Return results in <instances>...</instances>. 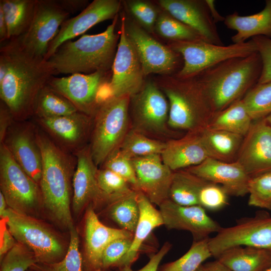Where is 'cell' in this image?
Here are the masks:
<instances>
[{"label": "cell", "instance_id": "obj_53", "mask_svg": "<svg viewBox=\"0 0 271 271\" xmlns=\"http://www.w3.org/2000/svg\"><path fill=\"white\" fill-rule=\"evenodd\" d=\"M8 40V26L2 9L0 7V42L1 44Z\"/></svg>", "mask_w": 271, "mask_h": 271}, {"label": "cell", "instance_id": "obj_31", "mask_svg": "<svg viewBox=\"0 0 271 271\" xmlns=\"http://www.w3.org/2000/svg\"><path fill=\"white\" fill-rule=\"evenodd\" d=\"M36 0H0L8 26V40L24 34L34 15Z\"/></svg>", "mask_w": 271, "mask_h": 271}, {"label": "cell", "instance_id": "obj_58", "mask_svg": "<svg viewBox=\"0 0 271 271\" xmlns=\"http://www.w3.org/2000/svg\"><path fill=\"white\" fill-rule=\"evenodd\" d=\"M266 121L271 127V113L265 117Z\"/></svg>", "mask_w": 271, "mask_h": 271}, {"label": "cell", "instance_id": "obj_49", "mask_svg": "<svg viewBox=\"0 0 271 271\" xmlns=\"http://www.w3.org/2000/svg\"><path fill=\"white\" fill-rule=\"evenodd\" d=\"M171 247V243L166 242L159 251L151 257L148 263L139 270H133L131 267H124L118 269V271H158L160 262L170 251Z\"/></svg>", "mask_w": 271, "mask_h": 271}, {"label": "cell", "instance_id": "obj_9", "mask_svg": "<svg viewBox=\"0 0 271 271\" xmlns=\"http://www.w3.org/2000/svg\"><path fill=\"white\" fill-rule=\"evenodd\" d=\"M170 46L183 58V65L177 75V77L181 79L195 77L221 62L257 52L251 39L228 46L218 45L203 41H175Z\"/></svg>", "mask_w": 271, "mask_h": 271}, {"label": "cell", "instance_id": "obj_45", "mask_svg": "<svg viewBox=\"0 0 271 271\" xmlns=\"http://www.w3.org/2000/svg\"><path fill=\"white\" fill-rule=\"evenodd\" d=\"M228 196L222 186L205 180L198 193L199 205L205 210L218 211L228 205Z\"/></svg>", "mask_w": 271, "mask_h": 271}, {"label": "cell", "instance_id": "obj_29", "mask_svg": "<svg viewBox=\"0 0 271 271\" xmlns=\"http://www.w3.org/2000/svg\"><path fill=\"white\" fill-rule=\"evenodd\" d=\"M232 271H265L271 266V249L236 246L217 258Z\"/></svg>", "mask_w": 271, "mask_h": 271}, {"label": "cell", "instance_id": "obj_20", "mask_svg": "<svg viewBox=\"0 0 271 271\" xmlns=\"http://www.w3.org/2000/svg\"><path fill=\"white\" fill-rule=\"evenodd\" d=\"M120 8L117 0H94L75 17L67 19L50 43L45 60H47L64 42L84 33L101 22L114 18Z\"/></svg>", "mask_w": 271, "mask_h": 271}, {"label": "cell", "instance_id": "obj_43", "mask_svg": "<svg viewBox=\"0 0 271 271\" xmlns=\"http://www.w3.org/2000/svg\"><path fill=\"white\" fill-rule=\"evenodd\" d=\"M96 177L101 190L113 201L134 190L123 178L108 169L98 170Z\"/></svg>", "mask_w": 271, "mask_h": 271}, {"label": "cell", "instance_id": "obj_48", "mask_svg": "<svg viewBox=\"0 0 271 271\" xmlns=\"http://www.w3.org/2000/svg\"><path fill=\"white\" fill-rule=\"evenodd\" d=\"M262 62V71L257 84L271 82V38L257 36L252 37Z\"/></svg>", "mask_w": 271, "mask_h": 271}, {"label": "cell", "instance_id": "obj_5", "mask_svg": "<svg viewBox=\"0 0 271 271\" xmlns=\"http://www.w3.org/2000/svg\"><path fill=\"white\" fill-rule=\"evenodd\" d=\"M164 90L169 103L167 123L171 127L195 132L208 126L214 114L196 77L171 78Z\"/></svg>", "mask_w": 271, "mask_h": 271}, {"label": "cell", "instance_id": "obj_57", "mask_svg": "<svg viewBox=\"0 0 271 271\" xmlns=\"http://www.w3.org/2000/svg\"><path fill=\"white\" fill-rule=\"evenodd\" d=\"M196 271H208L207 268L204 264L201 265Z\"/></svg>", "mask_w": 271, "mask_h": 271}, {"label": "cell", "instance_id": "obj_23", "mask_svg": "<svg viewBox=\"0 0 271 271\" xmlns=\"http://www.w3.org/2000/svg\"><path fill=\"white\" fill-rule=\"evenodd\" d=\"M185 170L220 185L229 196L242 197L248 194L251 177L236 161L224 162L209 157L201 164Z\"/></svg>", "mask_w": 271, "mask_h": 271}, {"label": "cell", "instance_id": "obj_1", "mask_svg": "<svg viewBox=\"0 0 271 271\" xmlns=\"http://www.w3.org/2000/svg\"><path fill=\"white\" fill-rule=\"evenodd\" d=\"M2 44L0 53L6 58L8 67L0 82L1 101L14 120L23 121L33 115L38 94L54 76L46 61L26 52L17 38Z\"/></svg>", "mask_w": 271, "mask_h": 271}, {"label": "cell", "instance_id": "obj_35", "mask_svg": "<svg viewBox=\"0 0 271 271\" xmlns=\"http://www.w3.org/2000/svg\"><path fill=\"white\" fill-rule=\"evenodd\" d=\"M107 208L110 218L121 229L134 233L140 217L137 191L115 200Z\"/></svg>", "mask_w": 271, "mask_h": 271}, {"label": "cell", "instance_id": "obj_22", "mask_svg": "<svg viewBox=\"0 0 271 271\" xmlns=\"http://www.w3.org/2000/svg\"><path fill=\"white\" fill-rule=\"evenodd\" d=\"M169 15L198 32L208 43L223 45L206 1L160 0Z\"/></svg>", "mask_w": 271, "mask_h": 271}, {"label": "cell", "instance_id": "obj_37", "mask_svg": "<svg viewBox=\"0 0 271 271\" xmlns=\"http://www.w3.org/2000/svg\"><path fill=\"white\" fill-rule=\"evenodd\" d=\"M69 231V244L67 252L61 260L50 263H37L30 268L34 271H83L78 232L74 225Z\"/></svg>", "mask_w": 271, "mask_h": 271}, {"label": "cell", "instance_id": "obj_40", "mask_svg": "<svg viewBox=\"0 0 271 271\" xmlns=\"http://www.w3.org/2000/svg\"><path fill=\"white\" fill-rule=\"evenodd\" d=\"M242 100L253 120L265 118L271 113V82L256 84Z\"/></svg>", "mask_w": 271, "mask_h": 271}, {"label": "cell", "instance_id": "obj_16", "mask_svg": "<svg viewBox=\"0 0 271 271\" xmlns=\"http://www.w3.org/2000/svg\"><path fill=\"white\" fill-rule=\"evenodd\" d=\"M159 207L164 225L167 229L188 231L194 241L209 238L222 228L200 205L183 206L168 199Z\"/></svg>", "mask_w": 271, "mask_h": 271}, {"label": "cell", "instance_id": "obj_15", "mask_svg": "<svg viewBox=\"0 0 271 271\" xmlns=\"http://www.w3.org/2000/svg\"><path fill=\"white\" fill-rule=\"evenodd\" d=\"M76 167L72 182V208L76 214H80L87 206L108 205L113 200L100 189L97 180V166L90 148L84 147L75 153ZM94 209V208H93Z\"/></svg>", "mask_w": 271, "mask_h": 271}, {"label": "cell", "instance_id": "obj_25", "mask_svg": "<svg viewBox=\"0 0 271 271\" xmlns=\"http://www.w3.org/2000/svg\"><path fill=\"white\" fill-rule=\"evenodd\" d=\"M133 96V114L140 126L151 131L163 130L168 121L169 103L157 86L148 82Z\"/></svg>", "mask_w": 271, "mask_h": 271}, {"label": "cell", "instance_id": "obj_42", "mask_svg": "<svg viewBox=\"0 0 271 271\" xmlns=\"http://www.w3.org/2000/svg\"><path fill=\"white\" fill-rule=\"evenodd\" d=\"M1 261V271H26L38 263L34 253L19 242H17Z\"/></svg>", "mask_w": 271, "mask_h": 271}, {"label": "cell", "instance_id": "obj_52", "mask_svg": "<svg viewBox=\"0 0 271 271\" xmlns=\"http://www.w3.org/2000/svg\"><path fill=\"white\" fill-rule=\"evenodd\" d=\"M60 6L70 14L85 8L86 1L83 0H57Z\"/></svg>", "mask_w": 271, "mask_h": 271}, {"label": "cell", "instance_id": "obj_8", "mask_svg": "<svg viewBox=\"0 0 271 271\" xmlns=\"http://www.w3.org/2000/svg\"><path fill=\"white\" fill-rule=\"evenodd\" d=\"M0 186L8 207L33 216L42 196L39 185L22 169L4 144L0 145Z\"/></svg>", "mask_w": 271, "mask_h": 271}, {"label": "cell", "instance_id": "obj_44", "mask_svg": "<svg viewBox=\"0 0 271 271\" xmlns=\"http://www.w3.org/2000/svg\"><path fill=\"white\" fill-rule=\"evenodd\" d=\"M131 159L118 148L112 152L104 162L103 168L114 172L123 178L136 191L137 180Z\"/></svg>", "mask_w": 271, "mask_h": 271}, {"label": "cell", "instance_id": "obj_19", "mask_svg": "<svg viewBox=\"0 0 271 271\" xmlns=\"http://www.w3.org/2000/svg\"><path fill=\"white\" fill-rule=\"evenodd\" d=\"M36 128L30 124H12L4 144L17 162L39 185L42 170V157L36 137Z\"/></svg>", "mask_w": 271, "mask_h": 271}, {"label": "cell", "instance_id": "obj_34", "mask_svg": "<svg viewBox=\"0 0 271 271\" xmlns=\"http://www.w3.org/2000/svg\"><path fill=\"white\" fill-rule=\"evenodd\" d=\"M77 111L70 101L47 84L37 96L33 115L37 118H48L67 115Z\"/></svg>", "mask_w": 271, "mask_h": 271}, {"label": "cell", "instance_id": "obj_11", "mask_svg": "<svg viewBox=\"0 0 271 271\" xmlns=\"http://www.w3.org/2000/svg\"><path fill=\"white\" fill-rule=\"evenodd\" d=\"M216 233L208 239L212 256L216 258L224 251L236 246L271 249V216L243 218L235 225L222 227Z\"/></svg>", "mask_w": 271, "mask_h": 271}, {"label": "cell", "instance_id": "obj_39", "mask_svg": "<svg viewBox=\"0 0 271 271\" xmlns=\"http://www.w3.org/2000/svg\"><path fill=\"white\" fill-rule=\"evenodd\" d=\"M166 143L150 139L139 131L130 130L125 135L119 148L130 159L160 154Z\"/></svg>", "mask_w": 271, "mask_h": 271}, {"label": "cell", "instance_id": "obj_18", "mask_svg": "<svg viewBox=\"0 0 271 271\" xmlns=\"http://www.w3.org/2000/svg\"><path fill=\"white\" fill-rule=\"evenodd\" d=\"M131 160L137 180V191L158 206L169 199L174 172L163 162L161 155L153 154Z\"/></svg>", "mask_w": 271, "mask_h": 271}, {"label": "cell", "instance_id": "obj_2", "mask_svg": "<svg viewBox=\"0 0 271 271\" xmlns=\"http://www.w3.org/2000/svg\"><path fill=\"white\" fill-rule=\"evenodd\" d=\"M42 157L39 183L43 204L50 217L69 230L74 226L70 199L77 160L44 132L36 128Z\"/></svg>", "mask_w": 271, "mask_h": 271}, {"label": "cell", "instance_id": "obj_10", "mask_svg": "<svg viewBox=\"0 0 271 271\" xmlns=\"http://www.w3.org/2000/svg\"><path fill=\"white\" fill-rule=\"evenodd\" d=\"M69 15L57 0H36L29 28L24 34L17 38L21 46L31 55L45 59L50 43Z\"/></svg>", "mask_w": 271, "mask_h": 271}, {"label": "cell", "instance_id": "obj_3", "mask_svg": "<svg viewBox=\"0 0 271 271\" xmlns=\"http://www.w3.org/2000/svg\"><path fill=\"white\" fill-rule=\"evenodd\" d=\"M261 71V59L256 52L221 62L195 77L215 114L242 99L257 83Z\"/></svg>", "mask_w": 271, "mask_h": 271}, {"label": "cell", "instance_id": "obj_32", "mask_svg": "<svg viewBox=\"0 0 271 271\" xmlns=\"http://www.w3.org/2000/svg\"><path fill=\"white\" fill-rule=\"evenodd\" d=\"M253 121L241 99L215 114L207 127L230 132L244 137Z\"/></svg>", "mask_w": 271, "mask_h": 271}, {"label": "cell", "instance_id": "obj_27", "mask_svg": "<svg viewBox=\"0 0 271 271\" xmlns=\"http://www.w3.org/2000/svg\"><path fill=\"white\" fill-rule=\"evenodd\" d=\"M140 217L136 226L130 247L117 265L118 269L131 267L138 258L140 248L152 231L164 225L159 210L155 208L147 197L138 191Z\"/></svg>", "mask_w": 271, "mask_h": 271}, {"label": "cell", "instance_id": "obj_50", "mask_svg": "<svg viewBox=\"0 0 271 271\" xmlns=\"http://www.w3.org/2000/svg\"><path fill=\"white\" fill-rule=\"evenodd\" d=\"M0 226V257L1 260L6 254L14 246L17 241H16V240L10 232L4 219L1 220Z\"/></svg>", "mask_w": 271, "mask_h": 271}, {"label": "cell", "instance_id": "obj_41", "mask_svg": "<svg viewBox=\"0 0 271 271\" xmlns=\"http://www.w3.org/2000/svg\"><path fill=\"white\" fill-rule=\"evenodd\" d=\"M248 194L249 206L271 210V172L251 177Z\"/></svg>", "mask_w": 271, "mask_h": 271}, {"label": "cell", "instance_id": "obj_6", "mask_svg": "<svg viewBox=\"0 0 271 271\" xmlns=\"http://www.w3.org/2000/svg\"><path fill=\"white\" fill-rule=\"evenodd\" d=\"M130 96L114 97L97 109L92 133L91 155L95 165L102 164L120 146L126 134Z\"/></svg>", "mask_w": 271, "mask_h": 271}, {"label": "cell", "instance_id": "obj_28", "mask_svg": "<svg viewBox=\"0 0 271 271\" xmlns=\"http://www.w3.org/2000/svg\"><path fill=\"white\" fill-rule=\"evenodd\" d=\"M226 26L237 33L231 37L234 43H241L250 37L264 36L271 38V0L265 2L263 10L256 14L241 16L237 12L227 15Z\"/></svg>", "mask_w": 271, "mask_h": 271}, {"label": "cell", "instance_id": "obj_59", "mask_svg": "<svg viewBox=\"0 0 271 271\" xmlns=\"http://www.w3.org/2000/svg\"><path fill=\"white\" fill-rule=\"evenodd\" d=\"M265 271H271V266L267 269Z\"/></svg>", "mask_w": 271, "mask_h": 271}, {"label": "cell", "instance_id": "obj_14", "mask_svg": "<svg viewBox=\"0 0 271 271\" xmlns=\"http://www.w3.org/2000/svg\"><path fill=\"white\" fill-rule=\"evenodd\" d=\"M107 73L96 72L61 77L53 76L48 84L70 101L79 111L90 115L99 108L97 96L101 87L108 82Z\"/></svg>", "mask_w": 271, "mask_h": 271}, {"label": "cell", "instance_id": "obj_12", "mask_svg": "<svg viewBox=\"0 0 271 271\" xmlns=\"http://www.w3.org/2000/svg\"><path fill=\"white\" fill-rule=\"evenodd\" d=\"M121 20L119 43L111 67L109 85L114 97L133 96L144 85V73L137 54L125 32Z\"/></svg>", "mask_w": 271, "mask_h": 271}, {"label": "cell", "instance_id": "obj_30", "mask_svg": "<svg viewBox=\"0 0 271 271\" xmlns=\"http://www.w3.org/2000/svg\"><path fill=\"white\" fill-rule=\"evenodd\" d=\"M199 133L210 158L228 163L235 161L243 137L207 127Z\"/></svg>", "mask_w": 271, "mask_h": 271}, {"label": "cell", "instance_id": "obj_55", "mask_svg": "<svg viewBox=\"0 0 271 271\" xmlns=\"http://www.w3.org/2000/svg\"><path fill=\"white\" fill-rule=\"evenodd\" d=\"M206 2L209 7L210 13L215 23L218 21H224L225 18L221 16L216 10L214 5V1L206 0Z\"/></svg>", "mask_w": 271, "mask_h": 271}, {"label": "cell", "instance_id": "obj_36", "mask_svg": "<svg viewBox=\"0 0 271 271\" xmlns=\"http://www.w3.org/2000/svg\"><path fill=\"white\" fill-rule=\"evenodd\" d=\"M209 238L194 241L183 255L159 267L158 271H196L205 260L212 256Z\"/></svg>", "mask_w": 271, "mask_h": 271}, {"label": "cell", "instance_id": "obj_4", "mask_svg": "<svg viewBox=\"0 0 271 271\" xmlns=\"http://www.w3.org/2000/svg\"><path fill=\"white\" fill-rule=\"evenodd\" d=\"M117 19V15L101 33L83 35L76 41L69 40L61 45L45 60L53 76L108 72L117 50V35L115 32Z\"/></svg>", "mask_w": 271, "mask_h": 271}, {"label": "cell", "instance_id": "obj_21", "mask_svg": "<svg viewBox=\"0 0 271 271\" xmlns=\"http://www.w3.org/2000/svg\"><path fill=\"white\" fill-rule=\"evenodd\" d=\"M84 226L83 271H102V256L106 246L115 239L133 236L126 230L104 225L92 207L87 210Z\"/></svg>", "mask_w": 271, "mask_h": 271}, {"label": "cell", "instance_id": "obj_13", "mask_svg": "<svg viewBox=\"0 0 271 271\" xmlns=\"http://www.w3.org/2000/svg\"><path fill=\"white\" fill-rule=\"evenodd\" d=\"M126 34L141 63L144 76L152 73L169 74L179 63L180 55L153 38L132 22H125Z\"/></svg>", "mask_w": 271, "mask_h": 271}, {"label": "cell", "instance_id": "obj_24", "mask_svg": "<svg viewBox=\"0 0 271 271\" xmlns=\"http://www.w3.org/2000/svg\"><path fill=\"white\" fill-rule=\"evenodd\" d=\"M42 127L58 143L61 148L74 151L84 147L89 132L90 115L77 111L58 117L37 118Z\"/></svg>", "mask_w": 271, "mask_h": 271}, {"label": "cell", "instance_id": "obj_33", "mask_svg": "<svg viewBox=\"0 0 271 271\" xmlns=\"http://www.w3.org/2000/svg\"><path fill=\"white\" fill-rule=\"evenodd\" d=\"M204 180L186 170L174 172L169 199L183 206L199 205L198 193Z\"/></svg>", "mask_w": 271, "mask_h": 271}, {"label": "cell", "instance_id": "obj_51", "mask_svg": "<svg viewBox=\"0 0 271 271\" xmlns=\"http://www.w3.org/2000/svg\"><path fill=\"white\" fill-rule=\"evenodd\" d=\"M14 120L9 108L2 101L0 103V143H3L7 131Z\"/></svg>", "mask_w": 271, "mask_h": 271}, {"label": "cell", "instance_id": "obj_7", "mask_svg": "<svg viewBox=\"0 0 271 271\" xmlns=\"http://www.w3.org/2000/svg\"><path fill=\"white\" fill-rule=\"evenodd\" d=\"M2 219L17 241L34 253L38 263L58 262L65 256L67 249L61 238L33 216L19 213L9 207Z\"/></svg>", "mask_w": 271, "mask_h": 271}, {"label": "cell", "instance_id": "obj_47", "mask_svg": "<svg viewBox=\"0 0 271 271\" xmlns=\"http://www.w3.org/2000/svg\"><path fill=\"white\" fill-rule=\"evenodd\" d=\"M126 3L129 12L136 20L146 31L153 32L159 16L156 8L143 1H129Z\"/></svg>", "mask_w": 271, "mask_h": 271}, {"label": "cell", "instance_id": "obj_56", "mask_svg": "<svg viewBox=\"0 0 271 271\" xmlns=\"http://www.w3.org/2000/svg\"><path fill=\"white\" fill-rule=\"evenodd\" d=\"M9 208L6 200L1 192H0V216L3 218Z\"/></svg>", "mask_w": 271, "mask_h": 271}, {"label": "cell", "instance_id": "obj_54", "mask_svg": "<svg viewBox=\"0 0 271 271\" xmlns=\"http://www.w3.org/2000/svg\"><path fill=\"white\" fill-rule=\"evenodd\" d=\"M208 271H232L218 259L205 264Z\"/></svg>", "mask_w": 271, "mask_h": 271}, {"label": "cell", "instance_id": "obj_26", "mask_svg": "<svg viewBox=\"0 0 271 271\" xmlns=\"http://www.w3.org/2000/svg\"><path fill=\"white\" fill-rule=\"evenodd\" d=\"M161 155L163 162L173 172L197 166L209 158L199 131L166 143Z\"/></svg>", "mask_w": 271, "mask_h": 271}, {"label": "cell", "instance_id": "obj_46", "mask_svg": "<svg viewBox=\"0 0 271 271\" xmlns=\"http://www.w3.org/2000/svg\"><path fill=\"white\" fill-rule=\"evenodd\" d=\"M133 236L121 237L111 241L105 248L102 256V271L117 268L129 250Z\"/></svg>", "mask_w": 271, "mask_h": 271}, {"label": "cell", "instance_id": "obj_38", "mask_svg": "<svg viewBox=\"0 0 271 271\" xmlns=\"http://www.w3.org/2000/svg\"><path fill=\"white\" fill-rule=\"evenodd\" d=\"M155 29L162 36L175 41L206 42L196 31L167 13L159 15Z\"/></svg>", "mask_w": 271, "mask_h": 271}, {"label": "cell", "instance_id": "obj_17", "mask_svg": "<svg viewBox=\"0 0 271 271\" xmlns=\"http://www.w3.org/2000/svg\"><path fill=\"white\" fill-rule=\"evenodd\" d=\"M235 161L250 177L271 172V127L265 118L253 120Z\"/></svg>", "mask_w": 271, "mask_h": 271}]
</instances>
